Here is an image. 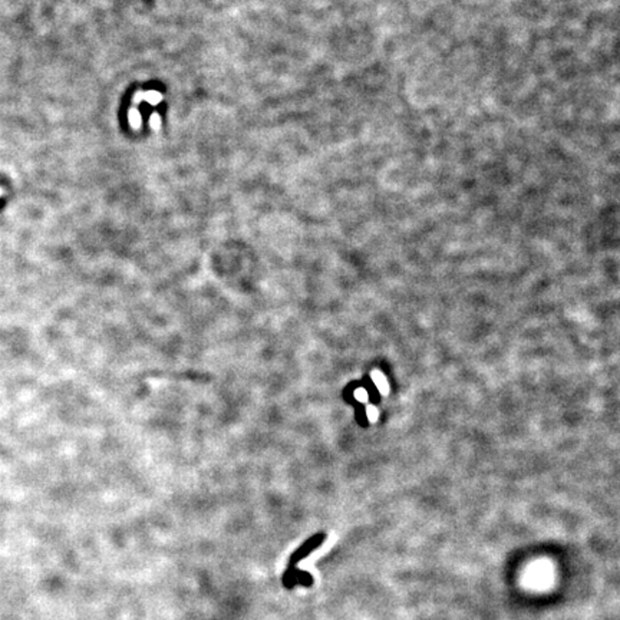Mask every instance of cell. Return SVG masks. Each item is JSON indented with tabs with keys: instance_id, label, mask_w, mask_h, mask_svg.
<instances>
[{
	"instance_id": "1",
	"label": "cell",
	"mask_w": 620,
	"mask_h": 620,
	"mask_svg": "<svg viewBox=\"0 0 620 620\" xmlns=\"http://www.w3.org/2000/svg\"><path fill=\"white\" fill-rule=\"evenodd\" d=\"M317 544H319V537H314V538L309 540V541H308L305 546L302 547V548H299L298 551H296V553L290 557V563H292V566H293L295 563H298L299 560H300L302 557H305V556L309 553L310 550H311V548H314Z\"/></svg>"
},
{
	"instance_id": "2",
	"label": "cell",
	"mask_w": 620,
	"mask_h": 620,
	"mask_svg": "<svg viewBox=\"0 0 620 620\" xmlns=\"http://www.w3.org/2000/svg\"><path fill=\"white\" fill-rule=\"evenodd\" d=\"M373 381H375V384H376V386L379 388V391H381L382 394H386V392H388V384H386V381H385V378L382 373H379V372L373 373Z\"/></svg>"
},
{
	"instance_id": "3",
	"label": "cell",
	"mask_w": 620,
	"mask_h": 620,
	"mask_svg": "<svg viewBox=\"0 0 620 620\" xmlns=\"http://www.w3.org/2000/svg\"><path fill=\"white\" fill-rule=\"evenodd\" d=\"M368 416L371 418V421H375V419L378 418V411H376V408L369 407V408H368Z\"/></svg>"
},
{
	"instance_id": "4",
	"label": "cell",
	"mask_w": 620,
	"mask_h": 620,
	"mask_svg": "<svg viewBox=\"0 0 620 620\" xmlns=\"http://www.w3.org/2000/svg\"><path fill=\"white\" fill-rule=\"evenodd\" d=\"M356 398L360 399V401H366L368 399V394L363 389H359V391H356Z\"/></svg>"
}]
</instances>
